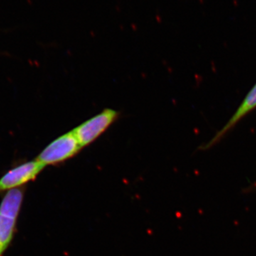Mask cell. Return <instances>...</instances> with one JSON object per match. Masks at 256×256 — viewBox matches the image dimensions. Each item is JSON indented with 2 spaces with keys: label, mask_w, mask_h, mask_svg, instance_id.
<instances>
[{
  "label": "cell",
  "mask_w": 256,
  "mask_h": 256,
  "mask_svg": "<svg viewBox=\"0 0 256 256\" xmlns=\"http://www.w3.org/2000/svg\"><path fill=\"white\" fill-rule=\"evenodd\" d=\"M82 149V146L72 130L50 142L36 160L44 166L54 165L73 158Z\"/></svg>",
  "instance_id": "1"
},
{
  "label": "cell",
  "mask_w": 256,
  "mask_h": 256,
  "mask_svg": "<svg viewBox=\"0 0 256 256\" xmlns=\"http://www.w3.org/2000/svg\"><path fill=\"white\" fill-rule=\"evenodd\" d=\"M118 114L117 111L112 109H106L73 130L82 148L100 137L114 124Z\"/></svg>",
  "instance_id": "2"
},
{
  "label": "cell",
  "mask_w": 256,
  "mask_h": 256,
  "mask_svg": "<svg viewBox=\"0 0 256 256\" xmlns=\"http://www.w3.org/2000/svg\"><path fill=\"white\" fill-rule=\"evenodd\" d=\"M44 166L36 160L10 170L0 178V192L14 190L34 180Z\"/></svg>",
  "instance_id": "3"
},
{
  "label": "cell",
  "mask_w": 256,
  "mask_h": 256,
  "mask_svg": "<svg viewBox=\"0 0 256 256\" xmlns=\"http://www.w3.org/2000/svg\"><path fill=\"white\" fill-rule=\"evenodd\" d=\"M256 108V84L254 87L250 89V92H248L246 97L244 98L242 104L238 106L237 110L233 114V116L228 120L227 124L224 126V128L218 131V133L210 140V142L206 144L205 148H212L215 146L216 143L220 142L222 139L232 129L236 126L238 122H240L245 116L250 114L252 110Z\"/></svg>",
  "instance_id": "4"
},
{
  "label": "cell",
  "mask_w": 256,
  "mask_h": 256,
  "mask_svg": "<svg viewBox=\"0 0 256 256\" xmlns=\"http://www.w3.org/2000/svg\"><path fill=\"white\" fill-rule=\"evenodd\" d=\"M23 192L20 188L10 190L0 204V213L18 218L23 201Z\"/></svg>",
  "instance_id": "5"
},
{
  "label": "cell",
  "mask_w": 256,
  "mask_h": 256,
  "mask_svg": "<svg viewBox=\"0 0 256 256\" xmlns=\"http://www.w3.org/2000/svg\"><path fill=\"white\" fill-rule=\"evenodd\" d=\"M16 220L18 218L14 216L0 213V256L12 240Z\"/></svg>",
  "instance_id": "6"
}]
</instances>
